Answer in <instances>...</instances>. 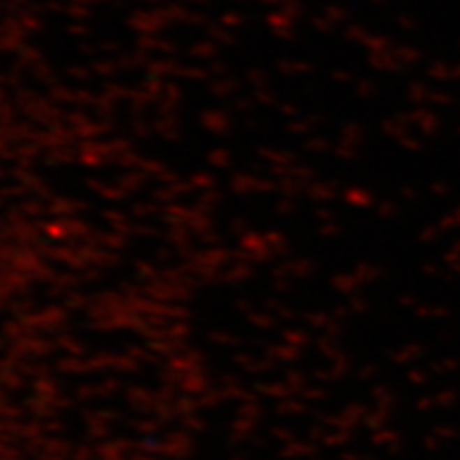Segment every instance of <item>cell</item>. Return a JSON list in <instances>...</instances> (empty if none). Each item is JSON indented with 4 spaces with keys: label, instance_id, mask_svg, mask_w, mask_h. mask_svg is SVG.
<instances>
[]
</instances>
